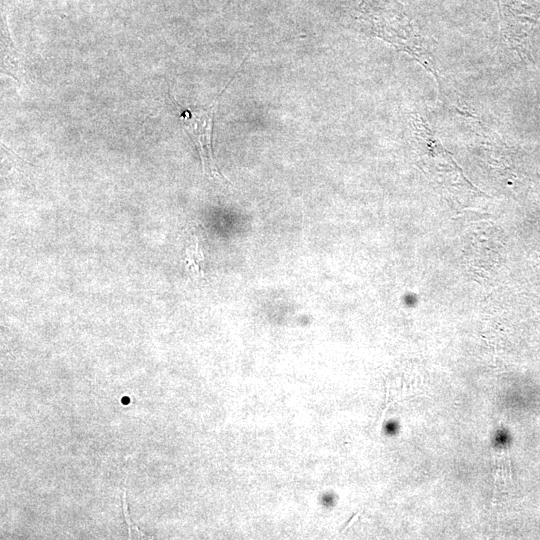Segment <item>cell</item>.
Here are the masks:
<instances>
[{
    "instance_id": "obj_2",
    "label": "cell",
    "mask_w": 540,
    "mask_h": 540,
    "mask_svg": "<svg viewBox=\"0 0 540 540\" xmlns=\"http://www.w3.org/2000/svg\"><path fill=\"white\" fill-rule=\"evenodd\" d=\"M237 73V72H236ZM236 73L232 76L231 80L227 83L222 93L211 103L208 108L205 109H190L183 108L180 111V120L194 141L198 153L201 158L202 168L205 175L216 178L222 182L228 183L227 178L222 174L213 153L212 135H213V121L214 113L219 103L223 92L233 80Z\"/></svg>"
},
{
    "instance_id": "obj_1",
    "label": "cell",
    "mask_w": 540,
    "mask_h": 540,
    "mask_svg": "<svg viewBox=\"0 0 540 540\" xmlns=\"http://www.w3.org/2000/svg\"><path fill=\"white\" fill-rule=\"evenodd\" d=\"M360 21L377 37L404 51L431 72L439 82L437 67L429 43L403 13L395 0H366Z\"/></svg>"
},
{
    "instance_id": "obj_3",
    "label": "cell",
    "mask_w": 540,
    "mask_h": 540,
    "mask_svg": "<svg viewBox=\"0 0 540 540\" xmlns=\"http://www.w3.org/2000/svg\"><path fill=\"white\" fill-rule=\"evenodd\" d=\"M396 429H397L396 423H389L387 425V432H389V433H394L396 431Z\"/></svg>"
}]
</instances>
